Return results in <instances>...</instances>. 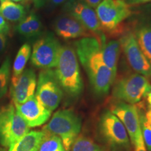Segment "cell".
Masks as SVG:
<instances>
[{
  "label": "cell",
  "mask_w": 151,
  "mask_h": 151,
  "mask_svg": "<svg viewBox=\"0 0 151 151\" xmlns=\"http://www.w3.org/2000/svg\"><path fill=\"white\" fill-rule=\"evenodd\" d=\"M0 14L9 21L19 22L26 17V11L21 4L4 0L0 5Z\"/></svg>",
  "instance_id": "cell-19"
},
{
  "label": "cell",
  "mask_w": 151,
  "mask_h": 151,
  "mask_svg": "<svg viewBox=\"0 0 151 151\" xmlns=\"http://www.w3.org/2000/svg\"><path fill=\"white\" fill-rule=\"evenodd\" d=\"M145 117H146V120L149 123L151 124V109H148L147 112L145 114Z\"/></svg>",
  "instance_id": "cell-33"
},
{
  "label": "cell",
  "mask_w": 151,
  "mask_h": 151,
  "mask_svg": "<svg viewBox=\"0 0 151 151\" xmlns=\"http://www.w3.org/2000/svg\"><path fill=\"white\" fill-rule=\"evenodd\" d=\"M63 11L77 19L93 37L98 38L100 43L106 41L104 34L101 30L94 9L80 0H68L64 5Z\"/></svg>",
  "instance_id": "cell-11"
},
{
  "label": "cell",
  "mask_w": 151,
  "mask_h": 151,
  "mask_svg": "<svg viewBox=\"0 0 151 151\" xmlns=\"http://www.w3.org/2000/svg\"><path fill=\"white\" fill-rule=\"evenodd\" d=\"M53 27L57 35L66 40L93 37L77 19L66 13L56 19Z\"/></svg>",
  "instance_id": "cell-15"
},
{
  "label": "cell",
  "mask_w": 151,
  "mask_h": 151,
  "mask_svg": "<svg viewBox=\"0 0 151 151\" xmlns=\"http://www.w3.org/2000/svg\"><path fill=\"white\" fill-rule=\"evenodd\" d=\"M95 11L104 34L121 32L122 22L132 15L131 6L123 0H102Z\"/></svg>",
  "instance_id": "cell-4"
},
{
  "label": "cell",
  "mask_w": 151,
  "mask_h": 151,
  "mask_svg": "<svg viewBox=\"0 0 151 151\" xmlns=\"http://www.w3.org/2000/svg\"><path fill=\"white\" fill-rule=\"evenodd\" d=\"M68 0H50V4L52 6H59L62 4L65 3L66 1H67Z\"/></svg>",
  "instance_id": "cell-32"
},
{
  "label": "cell",
  "mask_w": 151,
  "mask_h": 151,
  "mask_svg": "<svg viewBox=\"0 0 151 151\" xmlns=\"http://www.w3.org/2000/svg\"><path fill=\"white\" fill-rule=\"evenodd\" d=\"M110 111L124 124L132 144L143 138L139 111L134 104L119 101L111 106Z\"/></svg>",
  "instance_id": "cell-12"
},
{
  "label": "cell",
  "mask_w": 151,
  "mask_h": 151,
  "mask_svg": "<svg viewBox=\"0 0 151 151\" xmlns=\"http://www.w3.org/2000/svg\"><path fill=\"white\" fill-rule=\"evenodd\" d=\"M55 73L60 86L72 97H78L83 89L78 57L69 46L61 47Z\"/></svg>",
  "instance_id": "cell-2"
},
{
  "label": "cell",
  "mask_w": 151,
  "mask_h": 151,
  "mask_svg": "<svg viewBox=\"0 0 151 151\" xmlns=\"http://www.w3.org/2000/svg\"><path fill=\"white\" fill-rule=\"evenodd\" d=\"M46 135L44 131H29L9 147V151H37Z\"/></svg>",
  "instance_id": "cell-16"
},
{
  "label": "cell",
  "mask_w": 151,
  "mask_h": 151,
  "mask_svg": "<svg viewBox=\"0 0 151 151\" xmlns=\"http://www.w3.org/2000/svg\"><path fill=\"white\" fill-rule=\"evenodd\" d=\"M120 50L121 48L119 40L112 39L101 43V52L104 62L116 75Z\"/></svg>",
  "instance_id": "cell-18"
},
{
  "label": "cell",
  "mask_w": 151,
  "mask_h": 151,
  "mask_svg": "<svg viewBox=\"0 0 151 151\" xmlns=\"http://www.w3.org/2000/svg\"><path fill=\"white\" fill-rule=\"evenodd\" d=\"M141 129L145 146L148 151H151V124L147 121L145 114L141 111H139Z\"/></svg>",
  "instance_id": "cell-25"
},
{
  "label": "cell",
  "mask_w": 151,
  "mask_h": 151,
  "mask_svg": "<svg viewBox=\"0 0 151 151\" xmlns=\"http://www.w3.org/2000/svg\"><path fill=\"white\" fill-rule=\"evenodd\" d=\"M10 1H14V2H22V3H26L25 0H10Z\"/></svg>",
  "instance_id": "cell-35"
},
{
  "label": "cell",
  "mask_w": 151,
  "mask_h": 151,
  "mask_svg": "<svg viewBox=\"0 0 151 151\" xmlns=\"http://www.w3.org/2000/svg\"><path fill=\"white\" fill-rule=\"evenodd\" d=\"M71 151H102L101 148L89 138L78 137L72 145Z\"/></svg>",
  "instance_id": "cell-24"
},
{
  "label": "cell",
  "mask_w": 151,
  "mask_h": 151,
  "mask_svg": "<svg viewBox=\"0 0 151 151\" xmlns=\"http://www.w3.org/2000/svg\"><path fill=\"white\" fill-rule=\"evenodd\" d=\"M37 151H67L64 147L61 139L56 135L46 132Z\"/></svg>",
  "instance_id": "cell-22"
},
{
  "label": "cell",
  "mask_w": 151,
  "mask_h": 151,
  "mask_svg": "<svg viewBox=\"0 0 151 151\" xmlns=\"http://www.w3.org/2000/svg\"><path fill=\"white\" fill-rule=\"evenodd\" d=\"M1 1H4V0H1Z\"/></svg>",
  "instance_id": "cell-37"
},
{
  "label": "cell",
  "mask_w": 151,
  "mask_h": 151,
  "mask_svg": "<svg viewBox=\"0 0 151 151\" xmlns=\"http://www.w3.org/2000/svg\"><path fill=\"white\" fill-rule=\"evenodd\" d=\"M9 29V24L0 14V33H8Z\"/></svg>",
  "instance_id": "cell-26"
},
{
  "label": "cell",
  "mask_w": 151,
  "mask_h": 151,
  "mask_svg": "<svg viewBox=\"0 0 151 151\" xmlns=\"http://www.w3.org/2000/svg\"><path fill=\"white\" fill-rule=\"evenodd\" d=\"M31 46L27 43H24L20 47L16 55L13 65L12 77L16 78L20 76L24 70L28 60L31 56Z\"/></svg>",
  "instance_id": "cell-21"
},
{
  "label": "cell",
  "mask_w": 151,
  "mask_h": 151,
  "mask_svg": "<svg viewBox=\"0 0 151 151\" xmlns=\"http://www.w3.org/2000/svg\"><path fill=\"white\" fill-rule=\"evenodd\" d=\"M7 33H0V52H1L6 46Z\"/></svg>",
  "instance_id": "cell-30"
},
{
  "label": "cell",
  "mask_w": 151,
  "mask_h": 151,
  "mask_svg": "<svg viewBox=\"0 0 151 151\" xmlns=\"http://www.w3.org/2000/svg\"><path fill=\"white\" fill-rule=\"evenodd\" d=\"M16 29L19 35L29 39L40 35L43 25L39 16L32 12L18 22Z\"/></svg>",
  "instance_id": "cell-17"
},
{
  "label": "cell",
  "mask_w": 151,
  "mask_h": 151,
  "mask_svg": "<svg viewBox=\"0 0 151 151\" xmlns=\"http://www.w3.org/2000/svg\"><path fill=\"white\" fill-rule=\"evenodd\" d=\"M75 51L86 70L94 93H108L116 75L106 65L101 52V43L95 37L81 38L74 42Z\"/></svg>",
  "instance_id": "cell-1"
},
{
  "label": "cell",
  "mask_w": 151,
  "mask_h": 151,
  "mask_svg": "<svg viewBox=\"0 0 151 151\" xmlns=\"http://www.w3.org/2000/svg\"><path fill=\"white\" fill-rule=\"evenodd\" d=\"M37 83L36 73L32 69H25L16 78L12 77L10 94L14 105L22 104L35 96Z\"/></svg>",
  "instance_id": "cell-13"
},
{
  "label": "cell",
  "mask_w": 151,
  "mask_h": 151,
  "mask_svg": "<svg viewBox=\"0 0 151 151\" xmlns=\"http://www.w3.org/2000/svg\"><path fill=\"white\" fill-rule=\"evenodd\" d=\"M11 76V60L6 58L0 67V99L3 98L8 90Z\"/></svg>",
  "instance_id": "cell-23"
},
{
  "label": "cell",
  "mask_w": 151,
  "mask_h": 151,
  "mask_svg": "<svg viewBox=\"0 0 151 151\" xmlns=\"http://www.w3.org/2000/svg\"><path fill=\"white\" fill-rule=\"evenodd\" d=\"M134 35L141 51L151 65V24H141L137 27Z\"/></svg>",
  "instance_id": "cell-20"
},
{
  "label": "cell",
  "mask_w": 151,
  "mask_h": 151,
  "mask_svg": "<svg viewBox=\"0 0 151 151\" xmlns=\"http://www.w3.org/2000/svg\"><path fill=\"white\" fill-rule=\"evenodd\" d=\"M134 146V151H147L146 147L145 146L144 141H143V138H141V139H139V141L136 143Z\"/></svg>",
  "instance_id": "cell-28"
},
{
  "label": "cell",
  "mask_w": 151,
  "mask_h": 151,
  "mask_svg": "<svg viewBox=\"0 0 151 151\" xmlns=\"http://www.w3.org/2000/svg\"><path fill=\"white\" fill-rule=\"evenodd\" d=\"M99 129L103 139L113 151H126L130 148L129 137L124 124L110 111L101 114Z\"/></svg>",
  "instance_id": "cell-7"
},
{
  "label": "cell",
  "mask_w": 151,
  "mask_h": 151,
  "mask_svg": "<svg viewBox=\"0 0 151 151\" xmlns=\"http://www.w3.org/2000/svg\"><path fill=\"white\" fill-rule=\"evenodd\" d=\"M81 119L72 109H62L53 114L43 130L50 134L59 137L67 151H69L80 134Z\"/></svg>",
  "instance_id": "cell-3"
},
{
  "label": "cell",
  "mask_w": 151,
  "mask_h": 151,
  "mask_svg": "<svg viewBox=\"0 0 151 151\" xmlns=\"http://www.w3.org/2000/svg\"><path fill=\"white\" fill-rule=\"evenodd\" d=\"M80 1L95 10L102 0H80Z\"/></svg>",
  "instance_id": "cell-27"
},
{
  "label": "cell",
  "mask_w": 151,
  "mask_h": 151,
  "mask_svg": "<svg viewBox=\"0 0 151 151\" xmlns=\"http://www.w3.org/2000/svg\"><path fill=\"white\" fill-rule=\"evenodd\" d=\"M151 91L148 78L137 73H129L119 78L113 88V97L120 101L135 104L140 102Z\"/></svg>",
  "instance_id": "cell-5"
},
{
  "label": "cell",
  "mask_w": 151,
  "mask_h": 151,
  "mask_svg": "<svg viewBox=\"0 0 151 151\" xmlns=\"http://www.w3.org/2000/svg\"><path fill=\"white\" fill-rule=\"evenodd\" d=\"M61 47V44L53 34H46L34 44L31 53L32 64L42 69L56 67Z\"/></svg>",
  "instance_id": "cell-9"
},
{
  "label": "cell",
  "mask_w": 151,
  "mask_h": 151,
  "mask_svg": "<svg viewBox=\"0 0 151 151\" xmlns=\"http://www.w3.org/2000/svg\"><path fill=\"white\" fill-rule=\"evenodd\" d=\"M29 131V127L13 104L0 109V144L9 148Z\"/></svg>",
  "instance_id": "cell-6"
},
{
  "label": "cell",
  "mask_w": 151,
  "mask_h": 151,
  "mask_svg": "<svg viewBox=\"0 0 151 151\" xmlns=\"http://www.w3.org/2000/svg\"><path fill=\"white\" fill-rule=\"evenodd\" d=\"M32 0H25V2L27 3V2H29V1H31Z\"/></svg>",
  "instance_id": "cell-36"
},
{
  "label": "cell",
  "mask_w": 151,
  "mask_h": 151,
  "mask_svg": "<svg viewBox=\"0 0 151 151\" xmlns=\"http://www.w3.org/2000/svg\"><path fill=\"white\" fill-rule=\"evenodd\" d=\"M36 97L49 111H53L61 102L63 91L55 71L43 69L39 73L37 83Z\"/></svg>",
  "instance_id": "cell-8"
},
{
  "label": "cell",
  "mask_w": 151,
  "mask_h": 151,
  "mask_svg": "<svg viewBox=\"0 0 151 151\" xmlns=\"http://www.w3.org/2000/svg\"><path fill=\"white\" fill-rule=\"evenodd\" d=\"M123 1L131 6L140 5L143 4H146L148 2H150V1H151V0H123Z\"/></svg>",
  "instance_id": "cell-29"
},
{
  "label": "cell",
  "mask_w": 151,
  "mask_h": 151,
  "mask_svg": "<svg viewBox=\"0 0 151 151\" xmlns=\"http://www.w3.org/2000/svg\"><path fill=\"white\" fill-rule=\"evenodd\" d=\"M119 41L130 67L136 73L150 78L151 65L141 51L134 33L129 30L123 32Z\"/></svg>",
  "instance_id": "cell-10"
},
{
  "label": "cell",
  "mask_w": 151,
  "mask_h": 151,
  "mask_svg": "<svg viewBox=\"0 0 151 151\" xmlns=\"http://www.w3.org/2000/svg\"><path fill=\"white\" fill-rule=\"evenodd\" d=\"M147 99V103H148V109H151V91L147 94L146 97H145Z\"/></svg>",
  "instance_id": "cell-34"
},
{
  "label": "cell",
  "mask_w": 151,
  "mask_h": 151,
  "mask_svg": "<svg viewBox=\"0 0 151 151\" xmlns=\"http://www.w3.org/2000/svg\"><path fill=\"white\" fill-rule=\"evenodd\" d=\"M32 1H33L34 5H35L36 8L39 9L46 5L50 0H32Z\"/></svg>",
  "instance_id": "cell-31"
},
{
  "label": "cell",
  "mask_w": 151,
  "mask_h": 151,
  "mask_svg": "<svg viewBox=\"0 0 151 151\" xmlns=\"http://www.w3.org/2000/svg\"><path fill=\"white\" fill-rule=\"evenodd\" d=\"M15 106L29 127L42 125L51 116V111L43 106L35 95L22 104L15 105Z\"/></svg>",
  "instance_id": "cell-14"
}]
</instances>
